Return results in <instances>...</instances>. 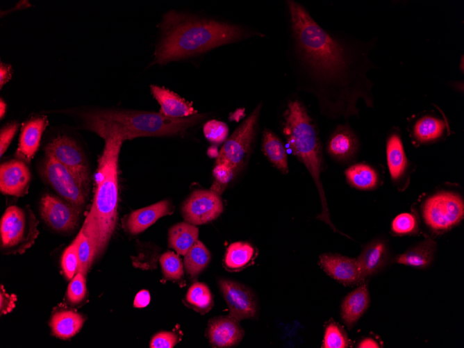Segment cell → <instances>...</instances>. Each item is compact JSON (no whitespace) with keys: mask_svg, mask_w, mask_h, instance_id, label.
Wrapping results in <instances>:
<instances>
[{"mask_svg":"<svg viewBox=\"0 0 464 348\" xmlns=\"http://www.w3.org/2000/svg\"><path fill=\"white\" fill-rule=\"evenodd\" d=\"M289 24L288 59L297 88L316 99L328 118L358 116L357 103L374 106L368 72L376 39L363 41L322 28L299 3L285 1Z\"/></svg>","mask_w":464,"mask_h":348,"instance_id":"6da1fadb","label":"cell"},{"mask_svg":"<svg viewBox=\"0 0 464 348\" xmlns=\"http://www.w3.org/2000/svg\"><path fill=\"white\" fill-rule=\"evenodd\" d=\"M160 38L154 52V63L201 55L215 48L252 36H263L240 24L217 19L170 10L160 24Z\"/></svg>","mask_w":464,"mask_h":348,"instance_id":"7a4b0ae2","label":"cell"},{"mask_svg":"<svg viewBox=\"0 0 464 348\" xmlns=\"http://www.w3.org/2000/svg\"><path fill=\"white\" fill-rule=\"evenodd\" d=\"M98 160L96 190L92 204L82 226L98 258L105 251L114 232L118 204V160L122 138L114 133L106 138Z\"/></svg>","mask_w":464,"mask_h":348,"instance_id":"3957f363","label":"cell"},{"mask_svg":"<svg viewBox=\"0 0 464 348\" xmlns=\"http://www.w3.org/2000/svg\"><path fill=\"white\" fill-rule=\"evenodd\" d=\"M206 117L205 113H197L170 118L155 112L106 109L86 113L83 124L103 140L117 133L126 141L140 137L181 135Z\"/></svg>","mask_w":464,"mask_h":348,"instance_id":"277c9868","label":"cell"},{"mask_svg":"<svg viewBox=\"0 0 464 348\" xmlns=\"http://www.w3.org/2000/svg\"><path fill=\"white\" fill-rule=\"evenodd\" d=\"M283 117L282 131L288 146L292 154L306 167L319 192L322 208L317 218L335 230L330 220L320 178L324 161L316 126L305 106L298 99L290 100L288 103Z\"/></svg>","mask_w":464,"mask_h":348,"instance_id":"5b68a950","label":"cell"},{"mask_svg":"<svg viewBox=\"0 0 464 348\" xmlns=\"http://www.w3.org/2000/svg\"><path fill=\"white\" fill-rule=\"evenodd\" d=\"M39 221L29 206H10L0 221L1 250L6 255L22 254L39 235Z\"/></svg>","mask_w":464,"mask_h":348,"instance_id":"8992f818","label":"cell"},{"mask_svg":"<svg viewBox=\"0 0 464 348\" xmlns=\"http://www.w3.org/2000/svg\"><path fill=\"white\" fill-rule=\"evenodd\" d=\"M420 215L428 230L435 234L443 233L463 219V199L454 191H437L423 200Z\"/></svg>","mask_w":464,"mask_h":348,"instance_id":"52a82bcc","label":"cell"},{"mask_svg":"<svg viewBox=\"0 0 464 348\" xmlns=\"http://www.w3.org/2000/svg\"><path fill=\"white\" fill-rule=\"evenodd\" d=\"M261 106L260 103L227 138L219 151L215 163L227 164L238 172L242 169L253 149Z\"/></svg>","mask_w":464,"mask_h":348,"instance_id":"ba28073f","label":"cell"},{"mask_svg":"<svg viewBox=\"0 0 464 348\" xmlns=\"http://www.w3.org/2000/svg\"><path fill=\"white\" fill-rule=\"evenodd\" d=\"M40 172L44 180L61 198L83 209L88 190L72 171L51 155L45 154Z\"/></svg>","mask_w":464,"mask_h":348,"instance_id":"9c48e42d","label":"cell"},{"mask_svg":"<svg viewBox=\"0 0 464 348\" xmlns=\"http://www.w3.org/2000/svg\"><path fill=\"white\" fill-rule=\"evenodd\" d=\"M82 210L61 197L46 193L40 201V213L45 224L58 233H68L78 226Z\"/></svg>","mask_w":464,"mask_h":348,"instance_id":"30bf717a","label":"cell"},{"mask_svg":"<svg viewBox=\"0 0 464 348\" xmlns=\"http://www.w3.org/2000/svg\"><path fill=\"white\" fill-rule=\"evenodd\" d=\"M44 151L72 171L88 190V166L81 149L75 140L66 135H57L47 143Z\"/></svg>","mask_w":464,"mask_h":348,"instance_id":"8fae6325","label":"cell"},{"mask_svg":"<svg viewBox=\"0 0 464 348\" xmlns=\"http://www.w3.org/2000/svg\"><path fill=\"white\" fill-rule=\"evenodd\" d=\"M223 208L219 194L210 190H197L183 202L182 215L186 222L201 225L217 218Z\"/></svg>","mask_w":464,"mask_h":348,"instance_id":"7c38bea8","label":"cell"},{"mask_svg":"<svg viewBox=\"0 0 464 348\" xmlns=\"http://www.w3.org/2000/svg\"><path fill=\"white\" fill-rule=\"evenodd\" d=\"M219 286L229 308V315L239 321L254 318L257 304L253 293L243 285L228 279H219Z\"/></svg>","mask_w":464,"mask_h":348,"instance_id":"4fadbf2b","label":"cell"},{"mask_svg":"<svg viewBox=\"0 0 464 348\" xmlns=\"http://www.w3.org/2000/svg\"><path fill=\"white\" fill-rule=\"evenodd\" d=\"M386 159L392 183L399 190H404L409 184L413 169L397 132L391 133L387 138Z\"/></svg>","mask_w":464,"mask_h":348,"instance_id":"5bb4252c","label":"cell"},{"mask_svg":"<svg viewBox=\"0 0 464 348\" xmlns=\"http://www.w3.org/2000/svg\"><path fill=\"white\" fill-rule=\"evenodd\" d=\"M31 174L26 163L19 158L1 164L0 191L3 194L23 197L28 193Z\"/></svg>","mask_w":464,"mask_h":348,"instance_id":"9a60e30c","label":"cell"},{"mask_svg":"<svg viewBox=\"0 0 464 348\" xmlns=\"http://www.w3.org/2000/svg\"><path fill=\"white\" fill-rule=\"evenodd\" d=\"M320 263L327 274L344 285H358L365 280L357 258L324 254L320 257Z\"/></svg>","mask_w":464,"mask_h":348,"instance_id":"2e32d148","label":"cell"},{"mask_svg":"<svg viewBox=\"0 0 464 348\" xmlns=\"http://www.w3.org/2000/svg\"><path fill=\"white\" fill-rule=\"evenodd\" d=\"M173 211L172 202L164 199L125 215L122 226L127 233L135 235L145 231L160 217L172 214Z\"/></svg>","mask_w":464,"mask_h":348,"instance_id":"e0dca14e","label":"cell"},{"mask_svg":"<svg viewBox=\"0 0 464 348\" xmlns=\"http://www.w3.org/2000/svg\"><path fill=\"white\" fill-rule=\"evenodd\" d=\"M48 125L45 115L32 117L22 127L18 147L15 152L17 158L30 163L39 149L43 132Z\"/></svg>","mask_w":464,"mask_h":348,"instance_id":"ac0fdd59","label":"cell"},{"mask_svg":"<svg viewBox=\"0 0 464 348\" xmlns=\"http://www.w3.org/2000/svg\"><path fill=\"white\" fill-rule=\"evenodd\" d=\"M207 332L210 343L215 347L235 346L244 336V331L238 320L230 315L212 319Z\"/></svg>","mask_w":464,"mask_h":348,"instance_id":"d6986e66","label":"cell"},{"mask_svg":"<svg viewBox=\"0 0 464 348\" xmlns=\"http://www.w3.org/2000/svg\"><path fill=\"white\" fill-rule=\"evenodd\" d=\"M358 148V140L348 125L338 126L330 135L326 146L330 156L341 163L354 160Z\"/></svg>","mask_w":464,"mask_h":348,"instance_id":"ffe728a7","label":"cell"},{"mask_svg":"<svg viewBox=\"0 0 464 348\" xmlns=\"http://www.w3.org/2000/svg\"><path fill=\"white\" fill-rule=\"evenodd\" d=\"M150 90L154 98L160 105L158 113L163 116L183 118L198 113L191 102L167 88L151 85Z\"/></svg>","mask_w":464,"mask_h":348,"instance_id":"44dd1931","label":"cell"},{"mask_svg":"<svg viewBox=\"0 0 464 348\" xmlns=\"http://www.w3.org/2000/svg\"><path fill=\"white\" fill-rule=\"evenodd\" d=\"M388 255V247L386 240L376 239L368 243L357 258L364 278L381 270L386 265Z\"/></svg>","mask_w":464,"mask_h":348,"instance_id":"7402d4cb","label":"cell"},{"mask_svg":"<svg viewBox=\"0 0 464 348\" xmlns=\"http://www.w3.org/2000/svg\"><path fill=\"white\" fill-rule=\"evenodd\" d=\"M370 297L366 284L349 293L343 300L341 315L347 327L351 329L369 306Z\"/></svg>","mask_w":464,"mask_h":348,"instance_id":"603a6c76","label":"cell"},{"mask_svg":"<svg viewBox=\"0 0 464 348\" xmlns=\"http://www.w3.org/2000/svg\"><path fill=\"white\" fill-rule=\"evenodd\" d=\"M85 321V317L81 313L72 310H63L52 315L49 326L54 336L67 340L80 331Z\"/></svg>","mask_w":464,"mask_h":348,"instance_id":"cb8c5ba5","label":"cell"},{"mask_svg":"<svg viewBox=\"0 0 464 348\" xmlns=\"http://www.w3.org/2000/svg\"><path fill=\"white\" fill-rule=\"evenodd\" d=\"M262 150L267 160L281 173H288L286 149L281 140L272 130L265 129L263 133Z\"/></svg>","mask_w":464,"mask_h":348,"instance_id":"d4e9b609","label":"cell"},{"mask_svg":"<svg viewBox=\"0 0 464 348\" xmlns=\"http://www.w3.org/2000/svg\"><path fill=\"white\" fill-rule=\"evenodd\" d=\"M436 249V242L427 238L398 256L396 261L416 268H425L432 262Z\"/></svg>","mask_w":464,"mask_h":348,"instance_id":"484cf974","label":"cell"},{"mask_svg":"<svg viewBox=\"0 0 464 348\" xmlns=\"http://www.w3.org/2000/svg\"><path fill=\"white\" fill-rule=\"evenodd\" d=\"M445 130L446 124L442 119L425 115L415 122L412 133L416 142L426 144L438 140Z\"/></svg>","mask_w":464,"mask_h":348,"instance_id":"4316f807","label":"cell"},{"mask_svg":"<svg viewBox=\"0 0 464 348\" xmlns=\"http://www.w3.org/2000/svg\"><path fill=\"white\" fill-rule=\"evenodd\" d=\"M199 229L188 222H179L172 226L168 232L169 247L178 254L185 255L198 240Z\"/></svg>","mask_w":464,"mask_h":348,"instance_id":"83f0119b","label":"cell"},{"mask_svg":"<svg viewBox=\"0 0 464 348\" xmlns=\"http://www.w3.org/2000/svg\"><path fill=\"white\" fill-rule=\"evenodd\" d=\"M347 183L352 187L363 190L375 189L379 183L377 171L366 163H356L345 172Z\"/></svg>","mask_w":464,"mask_h":348,"instance_id":"f1b7e54d","label":"cell"},{"mask_svg":"<svg viewBox=\"0 0 464 348\" xmlns=\"http://www.w3.org/2000/svg\"><path fill=\"white\" fill-rule=\"evenodd\" d=\"M184 256L185 271L192 278L199 275L210 260L209 251L199 240H197Z\"/></svg>","mask_w":464,"mask_h":348,"instance_id":"f546056e","label":"cell"},{"mask_svg":"<svg viewBox=\"0 0 464 348\" xmlns=\"http://www.w3.org/2000/svg\"><path fill=\"white\" fill-rule=\"evenodd\" d=\"M254 255V247L248 242H235L226 251L224 265L231 270H239L246 267Z\"/></svg>","mask_w":464,"mask_h":348,"instance_id":"4dcf8cb0","label":"cell"},{"mask_svg":"<svg viewBox=\"0 0 464 348\" xmlns=\"http://www.w3.org/2000/svg\"><path fill=\"white\" fill-rule=\"evenodd\" d=\"M186 299L198 311L206 313L213 305L211 292L208 286L202 283H194L189 288Z\"/></svg>","mask_w":464,"mask_h":348,"instance_id":"1f68e13d","label":"cell"},{"mask_svg":"<svg viewBox=\"0 0 464 348\" xmlns=\"http://www.w3.org/2000/svg\"><path fill=\"white\" fill-rule=\"evenodd\" d=\"M81 231L73 242L65 249L61 258V267L65 276L71 280L77 272L78 258V246L81 238Z\"/></svg>","mask_w":464,"mask_h":348,"instance_id":"d6a6232c","label":"cell"},{"mask_svg":"<svg viewBox=\"0 0 464 348\" xmlns=\"http://www.w3.org/2000/svg\"><path fill=\"white\" fill-rule=\"evenodd\" d=\"M160 263L164 276L171 281L180 280L183 276V264L179 257L168 251L160 257Z\"/></svg>","mask_w":464,"mask_h":348,"instance_id":"836d02e7","label":"cell"},{"mask_svg":"<svg viewBox=\"0 0 464 348\" xmlns=\"http://www.w3.org/2000/svg\"><path fill=\"white\" fill-rule=\"evenodd\" d=\"M238 173L235 169L227 164L215 163L213 171L214 182L210 190L219 195L221 194Z\"/></svg>","mask_w":464,"mask_h":348,"instance_id":"e575fe53","label":"cell"},{"mask_svg":"<svg viewBox=\"0 0 464 348\" xmlns=\"http://www.w3.org/2000/svg\"><path fill=\"white\" fill-rule=\"evenodd\" d=\"M80 231L81 234L78 246V265L77 272H81L85 276L95 257L94 249L88 238L84 235L82 229Z\"/></svg>","mask_w":464,"mask_h":348,"instance_id":"d590c367","label":"cell"},{"mask_svg":"<svg viewBox=\"0 0 464 348\" xmlns=\"http://www.w3.org/2000/svg\"><path fill=\"white\" fill-rule=\"evenodd\" d=\"M203 132L207 140L213 144H219L227 139L229 127L223 122L210 119L204 124Z\"/></svg>","mask_w":464,"mask_h":348,"instance_id":"8d00e7d4","label":"cell"},{"mask_svg":"<svg viewBox=\"0 0 464 348\" xmlns=\"http://www.w3.org/2000/svg\"><path fill=\"white\" fill-rule=\"evenodd\" d=\"M391 230L399 235L415 234L418 231L417 218L408 213H401L393 219Z\"/></svg>","mask_w":464,"mask_h":348,"instance_id":"74e56055","label":"cell"},{"mask_svg":"<svg viewBox=\"0 0 464 348\" xmlns=\"http://www.w3.org/2000/svg\"><path fill=\"white\" fill-rule=\"evenodd\" d=\"M86 295L85 276L81 272H76L68 285L67 299L71 304L76 305L83 301Z\"/></svg>","mask_w":464,"mask_h":348,"instance_id":"f35d334b","label":"cell"},{"mask_svg":"<svg viewBox=\"0 0 464 348\" xmlns=\"http://www.w3.org/2000/svg\"><path fill=\"white\" fill-rule=\"evenodd\" d=\"M349 345L345 332L335 323L329 324L326 328L322 347L345 348Z\"/></svg>","mask_w":464,"mask_h":348,"instance_id":"ab89813d","label":"cell"},{"mask_svg":"<svg viewBox=\"0 0 464 348\" xmlns=\"http://www.w3.org/2000/svg\"><path fill=\"white\" fill-rule=\"evenodd\" d=\"M178 342L177 335L173 332L161 331L155 334L151 340V348H172Z\"/></svg>","mask_w":464,"mask_h":348,"instance_id":"60d3db41","label":"cell"},{"mask_svg":"<svg viewBox=\"0 0 464 348\" xmlns=\"http://www.w3.org/2000/svg\"><path fill=\"white\" fill-rule=\"evenodd\" d=\"M18 123L13 122L4 126L0 132V154L1 156L6 152L15 134L18 129Z\"/></svg>","mask_w":464,"mask_h":348,"instance_id":"b9f144b4","label":"cell"},{"mask_svg":"<svg viewBox=\"0 0 464 348\" xmlns=\"http://www.w3.org/2000/svg\"><path fill=\"white\" fill-rule=\"evenodd\" d=\"M17 296L14 294L6 292L3 285L0 290V313L1 315H6L10 313L15 307Z\"/></svg>","mask_w":464,"mask_h":348,"instance_id":"7bdbcfd3","label":"cell"},{"mask_svg":"<svg viewBox=\"0 0 464 348\" xmlns=\"http://www.w3.org/2000/svg\"><path fill=\"white\" fill-rule=\"evenodd\" d=\"M150 302V294L148 290H142L135 295L133 306L135 308H144Z\"/></svg>","mask_w":464,"mask_h":348,"instance_id":"ee69618b","label":"cell"},{"mask_svg":"<svg viewBox=\"0 0 464 348\" xmlns=\"http://www.w3.org/2000/svg\"><path fill=\"white\" fill-rule=\"evenodd\" d=\"M11 78V67L1 63L0 64V87L8 82Z\"/></svg>","mask_w":464,"mask_h":348,"instance_id":"f6af8a7d","label":"cell"},{"mask_svg":"<svg viewBox=\"0 0 464 348\" xmlns=\"http://www.w3.org/2000/svg\"><path fill=\"white\" fill-rule=\"evenodd\" d=\"M360 348H377L379 347L377 342L371 338H365L358 345Z\"/></svg>","mask_w":464,"mask_h":348,"instance_id":"bcb514c9","label":"cell"},{"mask_svg":"<svg viewBox=\"0 0 464 348\" xmlns=\"http://www.w3.org/2000/svg\"><path fill=\"white\" fill-rule=\"evenodd\" d=\"M208 155L210 157H212V158H217V156L219 155V151H218L217 148L215 145H213V146H211L208 148Z\"/></svg>","mask_w":464,"mask_h":348,"instance_id":"7dc6e473","label":"cell"},{"mask_svg":"<svg viewBox=\"0 0 464 348\" xmlns=\"http://www.w3.org/2000/svg\"><path fill=\"white\" fill-rule=\"evenodd\" d=\"M0 118L2 119L6 113V104L2 99L0 100Z\"/></svg>","mask_w":464,"mask_h":348,"instance_id":"c3c4849f","label":"cell"}]
</instances>
